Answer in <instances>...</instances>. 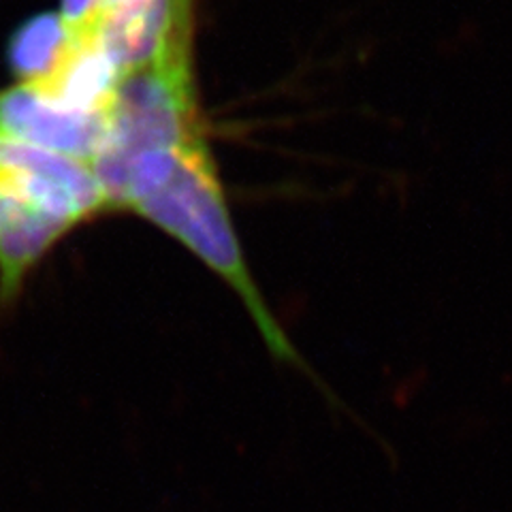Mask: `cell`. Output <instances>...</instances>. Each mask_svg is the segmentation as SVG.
I'll list each match as a JSON object with an SVG mask.
<instances>
[{"label": "cell", "instance_id": "obj_1", "mask_svg": "<svg viewBox=\"0 0 512 512\" xmlns=\"http://www.w3.org/2000/svg\"><path fill=\"white\" fill-rule=\"evenodd\" d=\"M92 171L105 192L109 210L135 212L199 256L244 301L274 359L306 372L316 387L325 391L327 402L335 410L348 412L327 384L316 378L269 312L239 248L205 135L171 148L137 154L122 163L94 165Z\"/></svg>", "mask_w": 512, "mask_h": 512}, {"label": "cell", "instance_id": "obj_2", "mask_svg": "<svg viewBox=\"0 0 512 512\" xmlns=\"http://www.w3.org/2000/svg\"><path fill=\"white\" fill-rule=\"evenodd\" d=\"M197 0H62L60 18L120 75L192 47Z\"/></svg>", "mask_w": 512, "mask_h": 512}, {"label": "cell", "instance_id": "obj_3", "mask_svg": "<svg viewBox=\"0 0 512 512\" xmlns=\"http://www.w3.org/2000/svg\"><path fill=\"white\" fill-rule=\"evenodd\" d=\"M0 184L35 201L73 227L109 210L86 160L32 146L0 133Z\"/></svg>", "mask_w": 512, "mask_h": 512}, {"label": "cell", "instance_id": "obj_4", "mask_svg": "<svg viewBox=\"0 0 512 512\" xmlns=\"http://www.w3.org/2000/svg\"><path fill=\"white\" fill-rule=\"evenodd\" d=\"M109 116L77 114L18 84L0 92V133L92 163L107 137Z\"/></svg>", "mask_w": 512, "mask_h": 512}, {"label": "cell", "instance_id": "obj_5", "mask_svg": "<svg viewBox=\"0 0 512 512\" xmlns=\"http://www.w3.org/2000/svg\"><path fill=\"white\" fill-rule=\"evenodd\" d=\"M75 227L0 184V299L9 301L35 265Z\"/></svg>", "mask_w": 512, "mask_h": 512}, {"label": "cell", "instance_id": "obj_6", "mask_svg": "<svg viewBox=\"0 0 512 512\" xmlns=\"http://www.w3.org/2000/svg\"><path fill=\"white\" fill-rule=\"evenodd\" d=\"M71 43V30L60 13H43L22 24L9 41L7 60L20 84L50 73Z\"/></svg>", "mask_w": 512, "mask_h": 512}]
</instances>
